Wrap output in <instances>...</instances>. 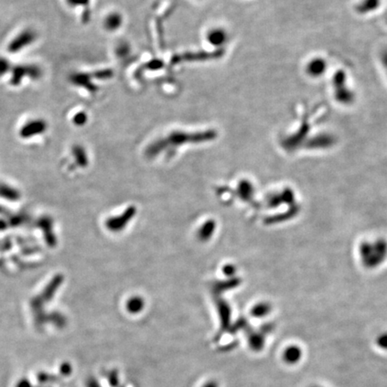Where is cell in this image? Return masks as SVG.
I'll use <instances>...</instances> for the list:
<instances>
[{
  "mask_svg": "<svg viewBox=\"0 0 387 387\" xmlns=\"http://www.w3.org/2000/svg\"><path fill=\"white\" fill-rule=\"evenodd\" d=\"M36 40V34L33 30H24L21 34H18L15 38L9 43L8 51L11 53H17L21 51L23 48H26L31 45Z\"/></svg>",
  "mask_w": 387,
  "mask_h": 387,
  "instance_id": "obj_2",
  "label": "cell"
},
{
  "mask_svg": "<svg viewBox=\"0 0 387 387\" xmlns=\"http://www.w3.org/2000/svg\"><path fill=\"white\" fill-rule=\"evenodd\" d=\"M208 40L214 45H221L226 42L227 34H225L224 31L215 30L209 34Z\"/></svg>",
  "mask_w": 387,
  "mask_h": 387,
  "instance_id": "obj_7",
  "label": "cell"
},
{
  "mask_svg": "<svg viewBox=\"0 0 387 387\" xmlns=\"http://www.w3.org/2000/svg\"><path fill=\"white\" fill-rule=\"evenodd\" d=\"M67 2L71 5H87L89 0H67Z\"/></svg>",
  "mask_w": 387,
  "mask_h": 387,
  "instance_id": "obj_13",
  "label": "cell"
},
{
  "mask_svg": "<svg viewBox=\"0 0 387 387\" xmlns=\"http://www.w3.org/2000/svg\"><path fill=\"white\" fill-rule=\"evenodd\" d=\"M86 121V116L84 114H77L75 118V122L78 125H81Z\"/></svg>",
  "mask_w": 387,
  "mask_h": 387,
  "instance_id": "obj_14",
  "label": "cell"
},
{
  "mask_svg": "<svg viewBox=\"0 0 387 387\" xmlns=\"http://www.w3.org/2000/svg\"><path fill=\"white\" fill-rule=\"evenodd\" d=\"M120 24H121V18L119 14H111L106 20V27L110 30L118 28Z\"/></svg>",
  "mask_w": 387,
  "mask_h": 387,
  "instance_id": "obj_8",
  "label": "cell"
},
{
  "mask_svg": "<svg viewBox=\"0 0 387 387\" xmlns=\"http://www.w3.org/2000/svg\"><path fill=\"white\" fill-rule=\"evenodd\" d=\"M304 351L301 346L296 344L289 345L284 348L282 352V360L287 366H296L301 363L303 358Z\"/></svg>",
  "mask_w": 387,
  "mask_h": 387,
  "instance_id": "obj_3",
  "label": "cell"
},
{
  "mask_svg": "<svg viewBox=\"0 0 387 387\" xmlns=\"http://www.w3.org/2000/svg\"><path fill=\"white\" fill-rule=\"evenodd\" d=\"M380 4V0H364L362 4L359 5L360 9L364 12H368L375 10Z\"/></svg>",
  "mask_w": 387,
  "mask_h": 387,
  "instance_id": "obj_9",
  "label": "cell"
},
{
  "mask_svg": "<svg viewBox=\"0 0 387 387\" xmlns=\"http://www.w3.org/2000/svg\"><path fill=\"white\" fill-rule=\"evenodd\" d=\"M327 64L323 58H315L307 64L306 72L307 74L313 77H320L325 72Z\"/></svg>",
  "mask_w": 387,
  "mask_h": 387,
  "instance_id": "obj_5",
  "label": "cell"
},
{
  "mask_svg": "<svg viewBox=\"0 0 387 387\" xmlns=\"http://www.w3.org/2000/svg\"><path fill=\"white\" fill-rule=\"evenodd\" d=\"M203 387H219L218 383L215 382V381H210V382L206 383L205 386H203Z\"/></svg>",
  "mask_w": 387,
  "mask_h": 387,
  "instance_id": "obj_15",
  "label": "cell"
},
{
  "mask_svg": "<svg viewBox=\"0 0 387 387\" xmlns=\"http://www.w3.org/2000/svg\"><path fill=\"white\" fill-rule=\"evenodd\" d=\"M376 346L384 352H387V332L378 335L376 339Z\"/></svg>",
  "mask_w": 387,
  "mask_h": 387,
  "instance_id": "obj_10",
  "label": "cell"
},
{
  "mask_svg": "<svg viewBox=\"0 0 387 387\" xmlns=\"http://www.w3.org/2000/svg\"><path fill=\"white\" fill-rule=\"evenodd\" d=\"M10 63L5 57H0V77H3L9 70Z\"/></svg>",
  "mask_w": 387,
  "mask_h": 387,
  "instance_id": "obj_11",
  "label": "cell"
},
{
  "mask_svg": "<svg viewBox=\"0 0 387 387\" xmlns=\"http://www.w3.org/2000/svg\"><path fill=\"white\" fill-rule=\"evenodd\" d=\"M42 77V70L40 67L34 65H22L17 66L13 69L11 77V84L13 86H19L24 77H30L34 80Z\"/></svg>",
  "mask_w": 387,
  "mask_h": 387,
  "instance_id": "obj_1",
  "label": "cell"
},
{
  "mask_svg": "<svg viewBox=\"0 0 387 387\" xmlns=\"http://www.w3.org/2000/svg\"><path fill=\"white\" fill-rule=\"evenodd\" d=\"M322 387V386H319V385H314V386H312V387Z\"/></svg>",
  "mask_w": 387,
  "mask_h": 387,
  "instance_id": "obj_17",
  "label": "cell"
},
{
  "mask_svg": "<svg viewBox=\"0 0 387 387\" xmlns=\"http://www.w3.org/2000/svg\"><path fill=\"white\" fill-rule=\"evenodd\" d=\"M384 63L386 64V66H387V53L385 55V57H384Z\"/></svg>",
  "mask_w": 387,
  "mask_h": 387,
  "instance_id": "obj_16",
  "label": "cell"
},
{
  "mask_svg": "<svg viewBox=\"0 0 387 387\" xmlns=\"http://www.w3.org/2000/svg\"><path fill=\"white\" fill-rule=\"evenodd\" d=\"M336 99L340 102L344 103V104H348L350 103L354 99V94L351 91L347 90L345 88V86H342L339 88H336Z\"/></svg>",
  "mask_w": 387,
  "mask_h": 387,
  "instance_id": "obj_6",
  "label": "cell"
},
{
  "mask_svg": "<svg viewBox=\"0 0 387 387\" xmlns=\"http://www.w3.org/2000/svg\"><path fill=\"white\" fill-rule=\"evenodd\" d=\"M133 302H131L130 303V305H129V308H130V310L134 311V312H137V311L141 308V305H142V303L140 302V301H132Z\"/></svg>",
  "mask_w": 387,
  "mask_h": 387,
  "instance_id": "obj_12",
  "label": "cell"
},
{
  "mask_svg": "<svg viewBox=\"0 0 387 387\" xmlns=\"http://www.w3.org/2000/svg\"><path fill=\"white\" fill-rule=\"evenodd\" d=\"M47 129L46 122L43 120H32L21 129L20 134L23 137H32L35 134H42Z\"/></svg>",
  "mask_w": 387,
  "mask_h": 387,
  "instance_id": "obj_4",
  "label": "cell"
}]
</instances>
